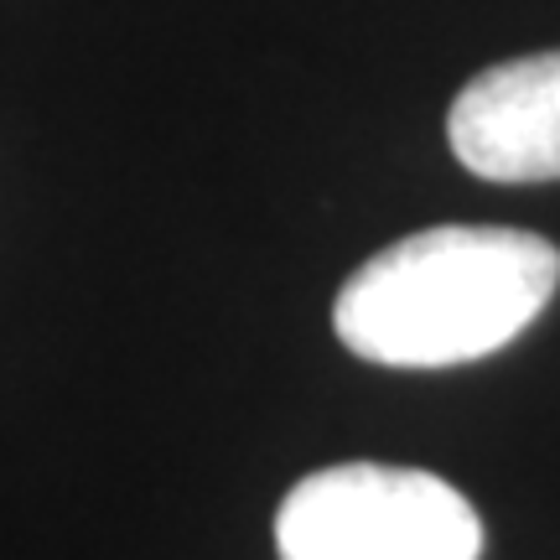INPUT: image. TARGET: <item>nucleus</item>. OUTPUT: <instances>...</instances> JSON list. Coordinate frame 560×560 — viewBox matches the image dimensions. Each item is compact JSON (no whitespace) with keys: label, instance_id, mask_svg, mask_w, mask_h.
<instances>
[{"label":"nucleus","instance_id":"7ed1b4c3","mask_svg":"<svg viewBox=\"0 0 560 560\" xmlns=\"http://www.w3.org/2000/svg\"><path fill=\"white\" fill-rule=\"evenodd\" d=\"M446 140L467 172L488 182L560 177V52H535L478 79L452 100Z\"/></svg>","mask_w":560,"mask_h":560},{"label":"nucleus","instance_id":"f03ea898","mask_svg":"<svg viewBox=\"0 0 560 560\" xmlns=\"http://www.w3.org/2000/svg\"><path fill=\"white\" fill-rule=\"evenodd\" d=\"M276 550L280 560H478L482 520L436 472L342 462L285 493Z\"/></svg>","mask_w":560,"mask_h":560},{"label":"nucleus","instance_id":"f257e3e1","mask_svg":"<svg viewBox=\"0 0 560 560\" xmlns=\"http://www.w3.org/2000/svg\"><path fill=\"white\" fill-rule=\"evenodd\" d=\"M560 285V249L529 229L441 223L363 260L338 291L348 353L384 369H457L499 353Z\"/></svg>","mask_w":560,"mask_h":560}]
</instances>
